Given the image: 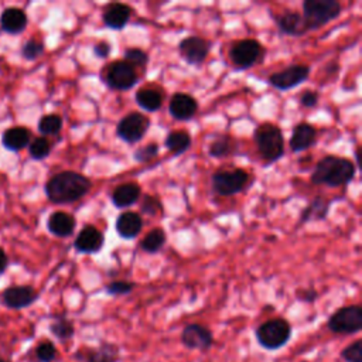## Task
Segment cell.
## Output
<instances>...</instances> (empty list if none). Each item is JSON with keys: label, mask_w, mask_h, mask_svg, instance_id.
<instances>
[{"label": "cell", "mask_w": 362, "mask_h": 362, "mask_svg": "<svg viewBox=\"0 0 362 362\" xmlns=\"http://www.w3.org/2000/svg\"><path fill=\"white\" fill-rule=\"evenodd\" d=\"M325 71H327V72H334V74H337V72L339 71V65L335 64V62H332V64L327 65V69H325Z\"/></svg>", "instance_id": "cell-45"}, {"label": "cell", "mask_w": 362, "mask_h": 362, "mask_svg": "<svg viewBox=\"0 0 362 362\" xmlns=\"http://www.w3.org/2000/svg\"><path fill=\"white\" fill-rule=\"evenodd\" d=\"M123 61H126L129 65H132L133 68H144L148 64V55L146 51H143L141 48H136V47H129L124 49L123 52Z\"/></svg>", "instance_id": "cell-34"}, {"label": "cell", "mask_w": 362, "mask_h": 362, "mask_svg": "<svg viewBox=\"0 0 362 362\" xmlns=\"http://www.w3.org/2000/svg\"><path fill=\"white\" fill-rule=\"evenodd\" d=\"M167 242V235L161 228H154L150 232L144 235V238L140 242V247L143 252L148 255L158 253Z\"/></svg>", "instance_id": "cell-30"}, {"label": "cell", "mask_w": 362, "mask_h": 362, "mask_svg": "<svg viewBox=\"0 0 362 362\" xmlns=\"http://www.w3.org/2000/svg\"><path fill=\"white\" fill-rule=\"evenodd\" d=\"M291 324L281 317L266 320L255 329V338L260 348L266 351H279L291 339Z\"/></svg>", "instance_id": "cell-4"}, {"label": "cell", "mask_w": 362, "mask_h": 362, "mask_svg": "<svg viewBox=\"0 0 362 362\" xmlns=\"http://www.w3.org/2000/svg\"><path fill=\"white\" fill-rule=\"evenodd\" d=\"M136 284L127 280H113L105 286V291L109 296H127L134 290Z\"/></svg>", "instance_id": "cell-37"}, {"label": "cell", "mask_w": 362, "mask_h": 362, "mask_svg": "<svg viewBox=\"0 0 362 362\" xmlns=\"http://www.w3.org/2000/svg\"><path fill=\"white\" fill-rule=\"evenodd\" d=\"M75 226H76V219L74 218V215L64 211L52 212L47 221L48 230L58 238L71 236L75 230Z\"/></svg>", "instance_id": "cell-23"}, {"label": "cell", "mask_w": 362, "mask_h": 362, "mask_svg": "<svg viewBox=\"0 0 362 362\" xmlns=\"http://www.w3.org/2000/svg\"><path fill=\"white\" fill-rule=\"evenodd\" d=\"M28 151L34 160H44L51 153V143L47 137H37L30 143Z\"/></svg>", "instance_id": "cell-35"}, {"label": "cell", "mask_w": 362, "mask_h": 362, "mask_svg": "<svg viewBox=\"0 0 362 362\" xmlns=\"http://www.w3.org/2000/svg\"><path fill=\"white\" fill-rule=\"evenodd\" d=\"M331 206V201L315 197L300 214V222H311V221H324L328 215Z\"/></svg>", "instance_id": "cell-26"}, {"label": "cell", "mask_w": 362, "mask_h": 362, "mask_svg": "<svg viewBox=\"0 0 362 362\" xmlns=\"http://www.w3.org/2000/svg\"><path fill=\"white\" fill-rule=\"evenodd\" d=\"M180 341L187 349L201 351V352L211 349L215 342L212 331L206 325L199 322L187 324L181 331Z\"/></svg>", "instance_id": "cell-11"}, {"label": "cell", "mask_w": 362, "mask_h": 362, "mask_svg": "<svg viewBox=\"0 0 362 362\" xmlns=\"http://www.w3.org/2000/svg\"><path fill=\"white\" fill-rule=\"evenodd\" d=\"M27 16L18 7H7L3 10L0 16V25L1 30L8 34H18L25 30L27 27Z\"/></svg>", "instance_id": "cell-24"}, {"label": "cell", "mask_w": 362, "mask_h": 362, "mask_svg": "<svg viewBox=\"0 0 362 362\" xmlns=\"http://www.w3.org/2000/svg\"><path fill=\"white\" fill-rule=\"evenodd\" d=\"M276 25L281 34L291 37L305 35L307 30L301 13L297 11H284L276 17Z\"/></svg>", "instance_id": "cell-22"}, {"label": "cell", "mask_w": 362, "mask_h": 362, "mask_svg": "<svg viewBox=\"0 0 362 362\" xmlns=\"http://www.w3.org/2000/svg\"><path fill=\"white\" fill-rule=\"evenodd\" d=\"M211 41L199 35L185 37L178 42L180 57L189 65H201L211 51Z\"/></svg>", "instance_id": "cell-14"}, {"label": "cell", "mask_w": 362, "mask_h": 362, "mask_svg": "<svg viewBox=\"0 0 362 362\" xmlns=\"http://www.w3.org/2000/svg\"><path fill=\"white\" fill-rule=\"evenodd\" d=\"M318 297V293L313 288H303L297 291V298L304 303H314Z\"/></svg>", "instance_id": "cell-43"}, {"label": "cell", "mask_w": 362, "mask_h": 362, "mask_svg": "<svg viewBox=\"0 0 362 362\" xmlns=\"http://www.w3.org/2000/svg\"><path fill=\"white\" fill-rule=\"evenodd\" d=\"M356 175L355 164L345 157L334 154L324 156L314 167L310 180L314 185L338 188L348 185Z\"/></svg>", "instance_id": "cell-2"}, {"label": "cell", "mask_w": 362, "mask_h": 362, "mask_svg": "<svg viewBox=\"0 0 362 362\" xmlns=\"http://www.w3.org/2000/svg\"><path fill=\"white\" fill-rule=\"evenodd\" d=\"M34 356L37 362H54L58 356V349L52 341L44 339L37 344L34 349Z\"/></svg>", "instance_id": "cell-33"}, {"label": "cell", "mask_w": 362, "mask_h": 362, "mask_svg": "<svg viewBox=\"0 0 362 362\" xmlns=\"http://www.w3.org/2000/svg\"><path fill=\"white\" fill-rule=\"evenodd\" d=\"M141 195V188L137 182H124V184H120L117 185L113 191H112V195H110V199L113 202V205L119 209H123V208H129L132 205H134L139 198Z\"/></svg>", "instance_id": "cell-21"}, {"label": "cell", "mask_w": 362, "mask_h": 362, "mask_svg": "<svg viewBox=\"0 0 362 362\" xmlns=\"http://www.w3.org/2000/svg\"><path fill=\"white\" fill-rule=\"evenodd\" d=\"M143 228L141 215L134 211H124L116 219V232L122 239H134Z\"/></svg>", "instance_id": "cell-20"}, {"label": "cell", "mask_w": 362, "mask_h": 362, "mask_svg": "<svg viewBox=\"0 0 362 362\" xmlns=\"http://www.w3.org/2000/svg\"><path fill=\"white\" fill-rule=\"evenodd\" d=\"M105 243L103 233L93 225H85L74 240V247L79 253L92 255L100 252Z\"/></svg>", "instance_id": "cell-16"}, {"label": "cell", "mask_w": 362, "mask_h": 362, "mask_svg": "<svg viewBox=\"0 0 362 362\" xmlns=\"http://www.w3.org/2000/svg\"><path fill=\"white\" fill-rule=\"evenodd\" d=\"M31 133L25 127L7 129L1 136V144L10 151H20L30 144Z\"/></svg>", "instance_id": "cell-25"}, {"label": "cell", "mask_w": 362, "mask_h": 362, "mask_svg": "<svg viewBox=\"0 0 362 362\" xmlns=\"http://www.w3.org/2000/svg\"><path fill=\"white\" fill-rule=\"evenodd\" d=\"M140 209H141V212H144L146 215H150V216H157L164 212L161 199L156 195H144L141 199V204H140Z\"/></svg>", "instance_id": "cell-36"}, {"label": "cell", "mask_w": 362, "mask_h": 362, "mask_svg": "<svg viewBox=\"0 0 362 362\" xmlns=\"http://www.w3.org/2000/svg\"><path fill=\"white\" fill-rule=\"evenodd\" d=\"M253 141L266 163H274L284 154L283 132L272 122H263L256 126L253 132Z\"/></svg>", "instance_id": "cell-3"}, {"label": "cell", "mask_w": 362, "mask_h": 362, "mask_svg": "<svg viewBox=\"0 0 362 362\" xmlns=\"http://www.w3.org/2000/svg\"><path fill=\"white\" fill-rule=\"evenodd\" d=\"M92 187L88 177L76 171H61L52 175L45 184L47 198L54 204H72L83 198Z\"/></svg>", "instance_id": "cell-1"}, {"label": "cell", "mask_w": 362, "mask_h": 362, "mask_svg": "<svg viewBox=\"0 0 362 362\" xmlns=\"http://www.w3.org/2000/svg\"><path fill=\"white\" fill-rule=\"evenodd\" d=\"M102 79L109 89L129 90L139 82V75L132 65L122 59L110 62L103 71Z\"/></svg>", "instance_id": "cell-9"}, {"label": "cell", "mask_w": 362, "mask_h": 362, "mask_svg": "<svg viewBox=\"0 0 362 362\" xmlns=\"http://www.w3.org/2000/svg\"><path fill=\"white\" fill-rule=\"evenodd\" d=\"M72 356L79 362H120L122 352L117 344L102 341L98 346H82L76 349Z\"/></svg>", "instance_id": "cell-12"}, {"label": "cell", "mask_w": 362, "mask_h": 362, "mask_svg": "<svg viewBox=\"0 0 362 362\" xmlns=\"http://www.w3.org/2000/svg\"><path fill=\"white\" fill-rule=\"evenodd\" d=\"M327 328L339 335L358 334L362 329V307L351 304L337 308L327 320Z\"/></svg>", "instance_id": "cell-6"}, {"label": "cell", "mask_w": 362, "mask_h": 362, "mask_svg": "<svg viewBox=\"0 0 362 362\" xmlns=\"http://www.w3.org/2000/svg\"><path fill=\"white\" fill-rule=\"evenodd\" d=\"M158 151H160V147H158L157 143H148L146 146L139 147L133 153V158L137 163H147V161L156 158L158 156Z\"/></svg>", "instance_id": "cell-39"}, {"label": "cell", "mask_w": 362, "mask_h": 362, "mask_svg": "<svg viewBox=\"0 0 362 362\" xmlns=\"http://www.w3.org/2000/svg\"><path fill=\"white\" fill-rule=\"evenodd\" d=\"M112 47L107 41H98L93 45V54L96 58H107L110 55Z\"/></svg>", "instance_id": "cell-42"}, {"label": "cell", "mask_w": 362, "mask_h": 362, "mask_svg": "<svg viewBox=\"0 0 362 362\" xmlns=\"http://www.w3.org/2000/svg\"><path fill=\"white\" fill-rule=\"evenodd\" d=\"M320 100V95L315 90H305L300 96V105L304 107H314Z\"/></svg>", "instance_id": "cell-41"}, {"label": "cell", "mask_w": 362, "mask_h": 362, "mask_svg": "<svg viewBox=\"0 0 362 362\" xmlns=\"http://www.w3.org/2000/svg\"><path fill=\"white\" fill-rule=\"evenodd\" d=\"M264 48L255 38H243L235 41L229 48V58L239 71L249 69L263 59Z\"/></svg>", "instance_id": "cell-8"}, {"label": "cell", "mask_w": 362, "mask_h": 362, "mask_svg": "<svg viewBox=\"0 0 362 362\" xmlns=\"http://www.w3.org/2000/svg\"><path fill=\"white\" fill-rule=\"evenodd\" d=\"M342 13V6L337 0H304L303 20L307 33L320 30Z\"/></svg>", "instance_id": "cell-5"}, {"label": "cell", "mask_w": 362, "mask_h": 362, "mask_svg": "<svg viewBox=\"0 0 362 362\" xmlns=\"http://www.w3.org/2000/svg\"><path fill=\"white\" fill-rule=\"evenodd\" d=\"M7 264H8V259H7V255L4 253V250L0 247V274H3L7 269Z\"/></svg>", "instance_id": "cell-44"}, {"label": "cell", "mask_w": 362, "mask_h": 362, "mask_svg": "<svg viewBox=\"0 0 362 362\" xmlns=\"http://www.w3.org/2000/svg\"><path fill=\"white\" fill-rule=\"evenodd\" d=\"M310 76V66L294 64L277 71L269 76V83L279 90H288L305 82Z\"/></svg>", "instance_id": "cell-13"}, {"label": "cell", "mask_w": 362, "mask_h": 362, "mask_svg": "<svg viewBox=\"0 0 362 362\" xmlns=\"http://www.w3.org/2000/svg\"><path fill=\"white\" fill-rule=\"evenodd\" d=\"M235 151H236V141L228 134L215 137L208 147V154L214 158H223L233 154Z\"/></svg>", "instance_id": "cell-29"}, {"label": "cell", "mask_w": 362, "mask_h": 362, "mask_svg": "<svg viewBox=\"0 0 362 362\" xmlns=\"http://www.w3.org/2000/svg\"><path fill=\"white\" fill-rule=\"evenodd\" d=\"M38 300V293L31 286H11L1 293V303L11 310L27 308Z\"/></svg>", "instance_id": "cell-15"}, {"label": "cell", "mask_w": 362, "mask_h": 362, "mask_svg": "<svg viewBox=\"0 0 362 362\" xmlns=\"http://www.w3.org/2000/svg\"><path fill=\"white\" fill-rule=\"evenodd\" d=\"M345 362H362V339H355L348 344L339 354Z\"/></svg>", "instance_id": "cell-38"}, {"label": "cell", "mask_w": 362, "mask_h": 362, "mask_svg": "<svg viewBox=\"0 0 362 362\" xmlns=\"http://www.w3.org/2000/svg\"><path fill=\"white\" fill-rule=\"evenodd\" d=\"M164 146L174 156L185 153L191 146V136L185 130H174L170 132L164 140Z\"/></svg>", "instance_id": "cell-28"}, {"label": "cell", "mask_w": 362, "mask_h": 362, "mask_svg": "<svg viewBox=\"0 0 362 362\" xmlns=\"http://www.w3.org/2000/svg\"><path fill=\"white\" fill-rule=\"evenodd\" d=\"M62 129V117L59 115L51 113L45 115L38 120V132L44 136L58 134Z\"/></svg>", "instance_id": "cell-32"}, {"label": "cell", "mask_w": 362, "mask_h": 362, "mask_svg": "<svg viewBox=\"0 0 362 362\" xmlns=\"http://www.w3.org/2000/svg\"><path fill=\"white\" fill-rule=\"evenodd\" d=\"M0 362H10V361H7V359H4V358H0Z\"/></svg>", "instance_id": "cell-46"}, {"label": "cell", "mask_w": 362, "mask_h": 362, "mask_svg": "<svg viewBox=\"0 0 362 362\" xmlns=\"http://www.w3.org/2000/svg\"><path fill=\"white\" fill-rule=\"evenodd\" d=\"M44 52V44L35 38H31L28 41L24 42L23 48H21V55L25 58V59H37L38 57H41Z\"/></svg>", "instance_id": "cell-40"}, {"label": "cell", "mask_w": 362, "mask_h": 362, "mask_svg": "<svg viewBox=\"0 0 362 362\" xmlns=\"http://www.w3.org/2000/svg\"><path fill=\"white\" fill-rule=\"evenodd\" d=\"M134 100L146 112H157L163 106L164 96L157 89L140 88L134 95Z\"/></svg>", "instance_id": "cell-27"}, {"label": "cell", "mask_w": 362, "mask_h": 362, "mask_svg": "<svg viewBox=\"0 0 362 362\" xmlns=\"http://www.w3.org/2000/svg\"><path fill=\"white\" fill-rule=\"evenodd\" d=\"M198 112V102L194 96L184 92H177L171 96L168 103V113L175 120H191Z\"/></svg>", "instance_id": "cell-17"}, {"label": "cell", "mask_w": 362, "mask_h": 362, "mask_svg": "<svg viewBox=\"0 0 362 362\" xmlns=\"http://www.w3.org/2000/svg\"><path fill=\"white\" fill-rule=\"evenodd\" d=\"M249 184V174L243 168L219 170L211 177V187L216 195L232 197L242 192Z\"/></svg>", "instance_id": "cell-7"}, {"label": "cell", "mask_w": 362, "mask_h": 362, "mask_svg": "<svg viewBox=\"0 0 362 362\" xmlns=\"http://www.w3.org/2000/svg\"><path fill=\"white\" fill-rule=\"evenodd\" d=\"M132 7L124 3H110L102 14L103 25L112 30H123L132 18Z\"/></svg>", "instance_id": "cell-19"}, {"label": "cell", "mask_w": 362, "mask_h": 362, "mask_svg": "<svg viewBox=\"0 0 362 362\" xmlns=\"http://www.w3.org/2000/svg\"><path fill=\"white\" fill-rule=\"evenodd\" d=\"M150 127V119L140 112H130L116 124V134L124 143L133 144L140 141Z\"/></svg>", "instance_id": "cell-10"}, {"label": "cell", "mask_w": 362, "mask_h": 362, "mask_svg": "<svg viewBox=\"0 0 362 362\" xmlns=\"http://www.w3.org/2000/svg\"><path fill=\"white\" fill-rule=\"evenodd\" d=\"M317 141V129L308 122H300L293 127L288 144L291 151L300 153L308 150Z\"/></svg>", "instance_id": "cell-18"}, {"label": "cell", "mask_w": 362, "mask_h": 362, "mask_svg": "<svg viewBox=\"0 0 362 362\" xmlns=\"http://www.w3.org/2000/svg\"><path fill=\"white\" fill-rule=\"evenodd\" d=\"M49 332L59 341H68L75 335L74 322L65 315H57L49 324Z\"/></svg>", "instance_id": "cell-31"}]
</instances>
